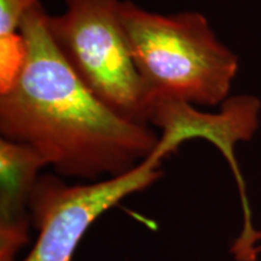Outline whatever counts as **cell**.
Masks as SVG:
<instances>
[{"label": "cell", "instance_id": "obj_1", "mask_svg": "<svg viewBox=\"0 0 261 261\" xmlns=\"http://www.w3.org/2000/svg\"><path fill=\"white\" fill-rule=\"evenodd\" d=\"M19 61L0 89L2 138L28 145L62 178L96 181L135 168L160 135L114 112L65 62L39 4L19 27Z\"/></svg>", "mask_w": 261, "mask_h": 261}, {"label": "cell", "instance_id": "obj_5", "mask_svg": "<svg viewBox=\"0 0 261 261\" xmlns=\"http://www.w3.org/2000/svg\"><path fill=\"white\" fill-rule=\"evenodd\" d=\"M46 166L37 150L0 138V261H16L29 242L33 190Z\"/></svg>", "mask_w": 261, "mask_h": 261}, {"label": "cell", "instance_id": "obj_2", "mask_svg": "<svg viewBox=\"0 0 261 261\" xmlns=\"http://www.w3.org/2000/svg\"><path fill=\"white\" fill-rule=\"evenodd\" d=\"M121 21L151 108L160 100L214 107L227 99L238 57L203 15H162L122 2Z\"/></svg>", "mask_w": 261, "mask_h": 261}, {"label": "cell", "instance_id": "obj_6", "mask_svg": "<svg viewBox=\"0 0 261 261\" xmlns=\"http://www.w3.org/2000/svg\"><path fill=\"white\" fill-rule=\"evenodd\" d=\"M39 4V0H0V42L17 38L24 16Z\"/></svg>", "mask_w": 261, "mask_h": 261}, {"label": "cell", "instance_id": "obj_3", "mask_svg": "<svg viewBox=\"0 0 261 261\" xmlns=\"http://www.w3.org/2000/svg\"><path fill=\"white\" fill-rule=\"evenodd\" d=\"M122 0H65L63 14L47 15L61 55L102 102L149 125L151 99L137 69L121 21Z\"/></svg>", "mask_w": 261, "mask_h": 261}, {"label": "cell", "instance_id": "obj_4", "mask_svg": "<svg viewBox=\"0 0 261 261\" xmlns=\"http://www.w3.org/2000/svg\"><path fill=\"white\" fill-rule=\"evenodd\" d=\"M184 139L161 132L158 148L149 158L122 174L68 184L55 174L40 175L31 200L32 225L38 237L22 261H73L85 233L99 217L127 196L143 191L162 177V162L174 154Z\"/></svg>", "mask_w": 261, "mask_h": 261}]
</instances>
